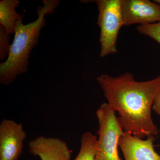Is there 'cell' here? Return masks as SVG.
<instances>
[{
	"label": "cell",
	"mask_w": 160,
	"mask_h": 160,
	"mask_svg": "<svg viewBox=\"0 0 160 160\" xmlns=\"http://www.w3.org/2000/svg\"><path fill=\"white\" fill-rule=\"evenodd\" d=\"M108 104L118 112V121L125 132L143 139L158 134L151 110L160 88V75L138 82L130 72L118 77L103 74L97 78Z\"/></svg>",
	"instance_id": "1"
},
{
	"label": "cell",
	"mask_w": 160,
	"mask_h": 160,
	"mask_svg": "<svg viewBox=\"0 0 160 160\" xmlns=\"http://www.w3.org/2000/svg\"><path fill=\"white\" fill-rule=\"evenodd\" d=\"M43 2V6L38 8V18L35 21L26 25L23 24L22 20L17 22L9 55L5 62L0 64L2 85H10L18 76L28 71L30 53L38 44L41 30L46 26L45 16L53 13L60 1L45 0Z\"/></svg>",
	"instance_id": "2"
},
{
	"label": "cell",
	"mask_w": 160,
	"mask_h": 160,
	"mask_svg": "<svg viewBox=\"0 0 160 160\" xmlns=\"http://www.w3.org/2000/svg\"><path fill=\"white\" fill-rule=\"evenodd\" d=\"M99 129L94 160H121L119 140L124 132L115 112L107 103L100 106L96 112Z\"/></svg>",
	"instance_id": "3"
},
{
	"label": "cell",
	"mask_w": 160,
	"mask_h": 160,
	"mask_svg": "<svg viewBox=\"0 0 160 160\" xmlns=\"http://www.w3.org/2000/svg\"><path fill=\"white\" fill-rule=\"evenodd\" d=\"M98 10L97 24L100 28V56L118 52V35L123 26L121 0L95 1Z\"/></svg>",
	"instance_id": "4"
},
{
	"label": "cell",
	"mask_w": 160,
	"mask_h": 160,
	"mask_svg": "<svg viewBox=\"0 0 160 160\" xmlns=\"http://www.w3.org/2000/svg\"><path fill=\"white\" fill-rule=\"evenodd\" d=\"M123 26L160 22V5L149 0H121Z\"/></svg>",
	"instance_id": "5"
},
{
	"label": "cell",
	"mask_w": 160,
	"mask_h": 160,
	"mask_svg": "<svg viewBox=\"0 0 160 160\" xmlns=\"http://www.w3.org/2000/svg\"><path fill=\"white\" fill-rule=\"evenodd\" d=\"M26 138L22 124L12 120H3L0 124V160L18 159Z\"/></svg>",
	"instance_id": "6"
},
{
	"label": "cell",
	"mask_w": 160,
	"mask_h": 160,
	"mask_svg": "<svg viewBox=\"0 0 160 160\" xmlns=\"http://www.w3.org/2000/svg\"><path fill=\"white\" fill-rule=\"evenodd\" d=\"M155 140L153 136L143 140L124 132L119 140L118 146L125 160H160V155L154 150Z\"/></svg>",
	"instance_id": "7"
},
{
	"label": "cell",
	"mask_w": 160,
	"mask_h": 160,
	"mask_svg": "<svg viewBox=\"0 0 160 160\" xmlns=\"http://www.w3.org/2000/svg\"><path fill=\"white\" fill-rule=\"evenodd\" d=\"M29 151L41 160H70L71 152L67 143L57 138L39 136L29 143Z\"/></svg>",
	"instance_id": "8"
},
{
	"label": "cell",
	"mask_w": 160,
	"mask_h": 160,
	"mask_svg": "<svg viewBox=\"0 0 160 160\" xmlns=\"http://www.w3.org/2000/svg\"><path fill=\"white\" fill-rule=\"evenodd\" d=\"M20 3L18 0L0 1V25L11 34H14L18 21L22 20V16L16 10Z\"/></svg>",
	"instance_id": "9"
},
{
	"label": "cell",
	"mask_w": 160,
	"mask_h": 160,
	"mask_svg": "<svg viewBox=\"0 0 160 160\" xmlns=\"http://www.w3.org/2000/svg\"><path fill=\"white\" fill-rule=\"evenodd\" d=\"M98 138L90 132L83 133L77 156L74 160H94Z\"/></svg>",
	"instance_id": "10"
},
{
	"label": "cell",
	"mask_w": 160,
	"mask_h": 160,
	"mask_svg": "<svg viewBox=\"0 0 160 160\" xmlns=\"http://www.w3.org/2000/svg\"><path fill=\"white\" fill-rule=\"evenodd\" d=\"M138 31L156 41L160 45V22L152 24L139 25Z\"/></svg>",
	"instance_id": "11"
},
{
	"label": "cell",
	"mask_w": 160,
	"mask_h": 160,
	"mask_svg": "<svg viewBox=\"0 0 160 160\" xmlns=\"http://www.w3.org/2000/svg\"><path fill=\"white\" fill-rule=\"evenodd\" d=\"M11 33L0 25V60L7 59L9 55L11 44L9 43Z\"/></svg>",
	"instance_id": "12"
},
{
	"label": "cell",
	"mask_w": 160,
	"mask_h": 160,
	"mask_svg": "<svg viewBox=\"0 0 160 160\" xmlns=\"http://www.w3.org/2000/svg\"><path fill=\"white\" fill-rule=\"evenodd\" d=\"M152 109L160 116V88L155 98Z\"/></svg>",
	"instance_id": "13"
},
{
	"label": "cell",
	"mask_w": 160,
	"mask_h": 160,
	"mask_svg": "<svg viewBox=\"0 0 160 160\" xmlns=\"http://www.w3.org/2000/svg\"><path fill=\"white\" fill-rule=\"evenodd\" d=\"M153 2H155L158 3V4L160 5V0H155Z\"/></svg>",
	"instance_id": "14"
},
{
	"label": "cell",
	"mask_w": 160,
	"mask_h": 160,
	"mask_svg": "<svg viewBox=\"0 0 160 160\" xmlns=\"http://www.w3.org/2000/svg\"></svg>",
	"instance_id": "15"
}]
</instances>
